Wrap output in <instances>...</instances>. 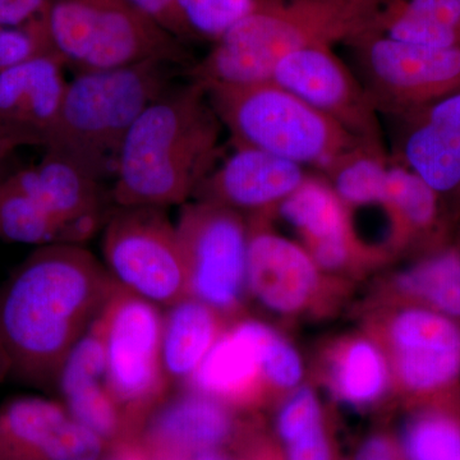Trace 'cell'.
<instances>
[{"label": "cell", "instance_id": "cell-1", "mask_svg": "<svg viewBox=\"0 0 460 460\" xmlns=\"http://www.w3.org/2000/svg\"><path fill=\"white\" fill-rule=\"evenodd\" d=\"M117 281L81 244L36 248L0 290L5 375L47 385L86 334Z\"/></svg>", "mask_w": 460, "mask_h": 460}, {"label": "cell", "instance_id": "cell-2", "mask_svg": "<svg viewBox=\"0 0 460 460\" xmlns=\"http://www.w3.org/2000/svg\"><path fill=\"white\" fill-rule=\"evenodd\" d=\"M223 128L204 84H174L142 111L127 135L111 190L114 204H187L217 166Z\"/></svg>", "mask_w": 460, "mask_h": 460}, {"label": "cell", "instance_id": "cell-3", "mask_svg": "<svg viewBox=\"0 0 460 460\" xmlns=\"http://www.w3.org/2000/svg\"><path fill=\"white\" fill-rule=\"evenodd\" d=\"M385 0H261L192 66L202 84L270 81L278 62L308 48L345 44L365 32Z\"/></svg>", "mask_w": 460, "mask_h": 460}, {"label": "cell", "instance_id": "cell-4", "mask_svg": "<svg viewBox=\"0 0 460 460\" xmlns=\"http://www.w3.org/2000/svg\"><path fill=\"white\" fill-rule=\"evenodd\" d=\"M180 66L150 60L75 75L42 147L93 180L114 181L127 135L142 111L174 86Z\"/></svg>", "mask_w": 460, "mask_h": 460}, {"label": "cell", "instance_id": "cell-5", "mask_svg": "<svg viewBox=\"0 0 460 460\" xmlns=\"http://www.w3.org/2000/svg\"><path fill=\"white\" fill-rule=\"evenodd\" d=\"M204 87L234 146L257 148L321 169L361 142L272 81Z\"/></svg>", "mask_w": 460, "mask_h": 460}, {"label": "cell", "instance_id": "cell-6", "mask_svg": "<svg viewBox=\"0 0 460 460\" xmlns=\"http://www.w3.org/2000/svg\"><path fill=\"white\" fill-rule=\"evenodd\" d=\"M44 18L51 47L75 75L190 59L183 42L128 0H50Z\"/></svg>", "mask_w": 460, "mask_h": 460}, {"label": "cell", "instance_id": "cell-7", "mask_svg": "<svg viewBox=\"0 0 460 460\" xmlns=\"http://www.w3.org/2000/svg\"><path fill=\"white\" fill-rule=\"evenodd\" d=\"M365 330L385 353L408 407L460 402V323L419 305L370 302Z\"/></svg>", "mask_w": 460, "mask_h": 460}, {"label": "cell", "instance_id": "cell-8", "mask_svg": "<svg viewBox=\"0 0 460 460\" xmlns=\"http://www.w3.org/2000/svg\"><path fill=\"white\" fill-rule=\"evenodd\" d=\"M183 253L189 296L229 321L243 314L247 290L248 220L213 202H187L175 224Z\"/></svg>", "mask_w": 460, "mask_h": 460}, {"label": "cell", "instance_id": "cell-9", "mask_svg": "<svg viewBox=\"0 0 460 460\" xmlns=\"http://www.w3.org/2000/svg\"><path fill=\"white\" fill-rule=\"evenodd\" d=\"M343 45L383 119L460 93V47L405 44L372 32Z\"/></svg>", "mask_w": 460, "mask_h": 460}, {"label": "cell", "instance_id": "cell-10", "mask_svg": "<svg viewBox=\"0 0 460 460\" xmlns=\"http://www.w3.org/2000/svg\"><path fill=\"white\" fill-rule=\"evenodd\" d=\"M105 349V383L124 413H142L164 394L163 314L117 283L95 320Z\"/></svg>", "mask_w": 460, "mask_h": 460}, {"label": "cell", "instance_id": "cell-11", "mask_svg": "<svg viewBox=\"0 0 460 460\" xmlns=\"http://www.w3.org/2000/svg\"><path fill=\"white\" fill-rule=\"evenodd\" d=\"M102 253L109 274L129 292L164 307L189 296L177 228L164 208L118 206L105 228Z\"/></svg>", "mask_w": 460, "mask_h": 460}, {"label": "cell", "instance_id": "cell-12", "mask_svg": "<svg viewBox=\"0 0 460 460\" xmlns=\"http://www.w3.org/2000/svg\"><path fill=\"white\" fill-rule=\"evenodd\" d=\"M272 217H247L248 296L284 319L328 314L348 286L326 277L304 246L275 232Z\"/></svg>", "mask_w": 460, "mask_h": 460}, {"label": "cell", "instance_id": "cell-13", "mask_svg": "<svg viewBox=\"0 0 460 460\" xmlns=\"http://www.w3.org/2000/svg\"><path fill=\"white\" fill-rule=\"evenodd\" d=\"M390 162L405 166L434 190L456 233L460 222V93L387 118Z\"/></svg>", "mask_w": 460, "mask_h": 460}, {"label": "cell", "instance_id": "cell-14", "mask_svg": "<svg viewBox=\"0 0 460 460\" xmlns=\"http://www.w3.org/2000/svg\"><path fill=\"white\" fill-rule=\"evenodd\" d=\"M270 81L326 115L357 140L387 150L385 129L371 96L332 48L288 54L275 66Z\"/></svg>", "mask_w": 460, "mask_h": 460}, {"label": "cell", "instance_id": "cell-15", "mask_svg": "<svg viewBox=\"0 0 460 460\" xmlns=\"http://www.w3.org/2000/svg\"><path fill=\"white\" fill-rule=\"evenodd\" d=\"M96 438L66 405L17 396L0 407V460H93Z\"/></svg>", "mask_w": 460, "mask_h": 460}, {"label": "cell", "instance_id": "cell-16", "mask_svg": "<svg viewBox=\"0 0 460 460\" xmlns=\"http://www.w3.org/2000/svg\"><path fill=\"white\" fill-rule=\"evenodd\" d=\"M268 323L238 317L226 326L187 390L211 396L237 410H253L272 402L263 374V341Z\"/></svg>", "mask_w": 460, "mask_h": 460}, {"label": "cell", "instance_id": "cell-17", "mask_svg": "<svg viewBox=\"0 0 460 460\" xmlns=\"http://www.w3.org/2000/svg\"><path fill=\"white\" fill-rule=\"evenodd\" d=\"M304 166L252 147L234 146L232 155L205 178L193 199L226 206L241 214L271 215L305 178Z\"/></svg>", "mask_w": 460, "mask_h": 460}, {"label": "cell", "instance_id": "cell-18", "mask_svg": "<svg viewBox=\"0 0 460 460\" xmlns=\"http://www.w3.org/2000/svg\"><path fill=\"white\" fill-rule=\"evenodd\" d=\"M11 177L62 226L66 243L81 244L98 229L102 181L49 153L40 164L20 169Z\"/></svg>", "mask_w": 460, "mask_h": 460}, {"label": "cell", "instance_id": "cell-19", "mask_svg": "<svg viewBox=\"0 0 460 460\" xmlns=\"http://www.w3.org/2000/svg\"><path fill=\"white\" fill-rule=\"evenodd\" d=\"M65 65L57 56H38L0 74V122L26 145H40L65 98Z\"/></svg>", "mask_w": 460, "mask_h": 460}, {"label": "cell", "instance_id": "cell-20", "mask_svg": "<svg viewBox=\"0 0 460 460\" xmlns=\"http://www.w3.org/2000/svg\"><path fill=\"white\" fill-rule=\"evenodd\" d=\"M380 206L389 220L386 246L395 259H416L453 243L454 233L438 196L405 166L390 162L386 192Z\"/></svg>", "mask_w": 460, "mask_h": 460}, {"label": "cell", "instance_id": "cell-21", "mask_svg": "<svg viewBox=\"0 0 460 460\" xmlns=\"http://www.w3.org/2000/svg\"><path fill=\"white\" fill-rule=\"evenodd\" d=\"M317 374L338 402L358 410L395 395L385 353L365 330L330 341L319 354Z\"/></svg>", "mask_w": 460, "mask_h": 460}, {"label": "cell", "instance_id": "cell-22", "mask_svg": "<svg viewBox=\"0 0 460 460\" xmlns=\"http://www.w3.org/2000/svg\"><path fill=\"white\" fill-rule=\"evenodd\" d=\"M234 408L187 390L154 414L146 431V453L223 447L238 436Z\"/></svg>", "mask_w": 460, "mask_h": 460}, {"label": "cell", "instance_id": "cell-23", "mask_svg": "<svg viewBox=\"0 0 460 460\" xmlns=\"http://www.w3.org/2000/svg\"><path fill=\"white\" fill-rule=\"evenodd\" d=\"M371 302L419 305L460 323V252L453 243L378 281Z\"/></svg>", "mask_w": 460, "mask_h": 460}, {"label": "cell", "instance_id": "cell-24", "mask_svg": "<svg viewBox=\"0 0 460 460\" xmlns=\"http://www.w3.org/2000/svg\"><path fill=\"white\" fill-rule=\"evenodd\" d=\"M232 321L186 296L163 314L162 362L169 383L186 384Z\"/></svg>", "mask_w": 460, "mask_h": 460}, {"label": "cell", "instance_id": "cell-25", "mask_svg": "<svg viewBox=\"0 0 460 460\" xmlns=\"http://www.w3.org/2000/svg\"><path fill=\"white\" fill-rule=\"evenodd\" d=\"M365 32L422 47H460V2L385 0Z\"/></svg>", "mask_w": 460, "mask_h": 460}, {"label": "cell", "instance_id": "cell-26", "mask_svg": "<svg viewBox=\"0 0 460 460\" xmlns=\"http://www.w3.org/2000/svg\"><path fill=\"white\" fill-rule=\"evenodd\" d=\"M350 213L328 181L310 175L277 210V214L295 226L305 248L335 241L354 232Z\"/></svg>", "mask_w": 460, "mask_h": 460}, {"label": "cell", "instance_id": "cell-27", "mask_svg": "<svg viewBox=\"0 0 460 460\" xmlns=\"http://www.w3.org/2000/svg\"><path fill=\"white\" fill-rule=\"evenodd\" d=\"M275 429L286 460H335L323 404L310 384L281 399Z\"/></svg>", "mask_w": 460, "mask_h": 460}, {"label": "cell", "instance_id": "cell-28", "mask_svg": "<svg viewBox=\"0 0 460 460\" xmlns=\"http://www.w3.org/2000/svg\"><path fill=\"white\" fill-rule=\"evenodd\" d=\"M389 151L359 144L347 148L320 169L338 198L350 211L380 206L389 177Z\"/></svg>", "mask_w": 460, "mask_h": 460}, {"label": "cell", "instance_id": "cell-29", "mask_svg": "<svg viewBox=\"0 0 460 460\" xmlns=\"http://www.w3.org/2000/svg\"><path fill=\"white\" fill-rule=\"evenodd\" d=\"M398 443L402 460H460V402L411 408Z\"/></svg>", "mask_w": 460, "mask_h": 460}, {"label": "cell", "instance_id": "cell-30", "mask_svg": "<svg viewBox=\"0 0 460 460\" xmlns=\"http://www.w3.org/2000/svg\"><path fill=\"white\" fill-rule=\"evenodd\" d=\"M0 238L38 247L66 243L62 226L12 180L11 174L0 180Z\"/></svg>", "mask_w": 460, "mask_h": 460}, {"label": "cell", "instance_id": "cell-31", "mask_svg": "<svg viewBox=\"0 0 460 460\" xmlns=\"http://www.w3.org/2000/svg\"><path fill=\"white\" fill-rule=\"evenodd\" d=\"M57 384L72 419L102 440L117 435L122 425V411L109 392L105 376L60 378Z\"/></svg>", "mask_w": 460, "mask_h": 460}, {"label": "cell", "instance_id": "cell-32", "mask_svg": "<svg viewBox=\"0 0 460 460\" xmlns=\"http://www.w3.org/2000/svg\"><path fill=\"white\" fill-rule=\"evenodd\" d=\"M190 41L215 44L235 23L252 13L261 0H175Z\"/></svg>", "mask_w": 460, "mask_h": 460}, {"label": "cell", "instance_id": "cell-33", "mask_svg": "<svg viewBox=\"0 0 460 460\" xmlns=\"http://www.w3.org/2000/svg\"><path fill=\"white\" fill-rule=\"evenodd\" d=\"M263 374L271 401H281L304 384L305 366L301 354L270 325L263 341Z\"/></svg>", "mask_w": 460, "mask_h": 460}, {"label": "cell", "instance_id": "cell-34", "mask_svg": "<svg viewBox=\"0 0 460 460\" xmlns=\"http://www.w3.org/2000/svg\"><path fill=\"white\" fill-rule=\"evenodd\" d=\"M47 54L57 56L44 16L25 26L0 27V74L18 63Z\"/></svg>", "mask_w": 460, "mask_h": 460}, {"label": "cell", "instance_id": "cell-35", "mask_svg": "<svg viewBox=\"0 0 460 460\" xmlns=\"http://www.w3.org/2000/svg\"><path fill=\"white\" fill-rule=\"evenodd\" d=\"M128 2L178 40L190 41L186 30L181 25L175 0H128Z\"/></svg>", "mask_w": 460, "mask_h": 460}, {"label": "cell", "instance_id": "cell-36", "mask_svg": "<svg viewBox=\"0 0 460 460\" xmlns=\"http://www.w3.org/2000/svg\"><path fill=\"white\" fill-rule=\"evenodd\" d=\"M50 0H0V27H21L44 16Z\"/></svg>", "mask_w": 460, "mask_h": 460}, {"label": "cell", "instance_id": "cell-37", "mask_svg": "<svg viewBox=\"0 0 460 460\" xmlns=\"http://www.w3.org/2000/svg\"><path fill=\"white\" fill-rule=\"evenodd\" d=\"M352 460H402L398 440L387 432H375L357 447Z\"/></svg>", "mask_w": 460, "mask_h": 460}, {"label": "cell", "instance_id": "cell-38", "mask_svg": "<svg viewBox=\"0 0 460 460\" xmlns=\"http://www.w3.org/2000/svg\"><path fill=\"white\" fill-rule=\"evenodd\" d=\"M146 454L148 460H232L228 454L224 452L223 447Z\"/></svg>", "mask_w": 460, "mask_h": 460}, {"label": "cell", "instance_id": "cell-39", "mask_svg": "<svg viewBox=\"0 0 460 460\" xmlns=\"http://www.w3.org/2000/svg\"><path fill=\"white\" fill-rule=\"evenodd\" d=\"M23 145H26V142L17 133L8 128L4 123L0 122V153L11 155V153Z\"/></svg>", "mask_w": 460, "mask_h": 460}, {"label": "cell", "instance_id": "cell-40", "mask_svg": "<svg viewBox=\"0 0 460 460\" xmlns=\"http://www.w3.org/2000/svg\"><path fill=\"white\" fill-rule=\"evenodd\" d=\"M114 460H148L146 453L133 447H124Z\"/></svg>", "mask_w": 460, "mask_h": 460}, {"label": "cell", "instance_id": "cell-41", "mask_svg": "<svg viewBox=\"0 0 460 460\" xmlns=\"http://www.w3.org/2000/svg\"><path fill=\"white\" fill-rule=\"evenodd\" d=\"M453 244L460 252V222L458 224V226H456V233H454Z\"/></svg>", "mask_w": 460, "mask_h": 460}, {"label": "cell", "instance_id": "cell-42", "mask_svg": "<svg viewBox=\"0 0 460 460\" xmlns=\"http://www.w3.org/2000/svg\"><path fill=\"white\" fill-rule=\"evenodd\" d=\"M9 156V154H2L0 153V165H2V163L4 162L5 159ZM3 177H5L4 174H0V180H2Z\"/></svg>", "mask_w": 460, "mask_h": 460}, {"label": "cell", "instance_id": "cell-43", "mask_svg": "<svg viewBox=\"0 0 460 460\" xmlns=\"http://www.w3.org/2000/svg\"><path fill=\"white\" fill-rule=\"evenodd\" d=\"M7 377V375H5L4 367H3L2 359H0V380H3V378Z\"/></svg>", "mask_w": 460, "mask_h": 460}, {"label": "cell", "instance_id": "cell-44", "mask_svg": "<svg viewBox=\"0 0 460 460\" xmlns=\"http://www.w3.org/2000/svg\"><path fill=\"white\" fill-rule=\"evenodd\" d=\"M270 460H277V458H275L274 454H272V456H271V459H270Z\"/></svg>", "mask_w": 460, "mask_h": 460}, {"label": "cell", "instance_id": "cell-45", "mask_svg": "<svg viewBox=\"0 0 460 460\" xmlns=\"http://www.w3.org/2000/svg\"><path fill=\"white\" fill-rule=\"evenodd\" d=\"M459 2H460V0H459Z\"/></svg>", "mask_w": 460, "mask_h": 460}]
</instances>
